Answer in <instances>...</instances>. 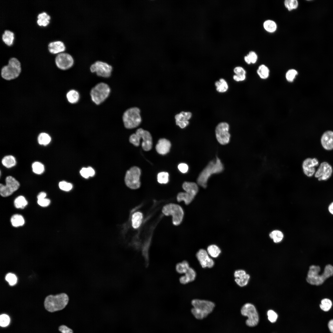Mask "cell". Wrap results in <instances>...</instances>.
Instances as JSON below:
<instances>
[{
    "mask_svg": "<svg viewBox=\"0 0 333 333\" xmlns=\"http://www.w3.org/2000/svg\"><path fill=\"white\" fill-rule=\"evenodd\" d=\"M320 271L319 266H310L306 278L307 282L312 285L319 286L323 284L327 279L333 275V266L331 265L328 264L325 266L323 273L321 275L319 274Z\"/></svg>",
    "mask_w": 333,
    "mask_h": 333,
    "instance_id": "6da1fadb",
    "label": "cell"
},
{
    "mask_svg": "<svg viewBox=\"0 0 333 333\" xmlns=\"http://www.w3.org/2000/svg\"><path fill=\"white\" fill-rule=\"evenodd\" d=\"M223 169V166L220 160L216 157V160L210 161L200 173L197 179L198 184L205 188L208 179L210 176L214 174L221 172Z\"/></svg>",
    "mask_w": 333,
    "mask_h": 333,
    "instance_id": "7a4b0ae2",
    "label": "cell"
},
{
    "mask_svg": "<svg viewBox=\"0 0 333 333\" xmlns=\"http://www.w3.org/2000/svg\"><path fill=\"white\" fill-rule=\"evenodd\" d=\"M193 307L191 310L193 315L198 319L207 317L213 310L215 305L213 302L206 300L194 299L191 302Z\"/></svg>",
    "mask_w": 333,
    "mask_h": 333,
    "instance_id": "3957f363",
    "label": "cell"
},
{
    "mask_svg": "<svg viewBox=\"0 0 333 333\" xmlns=\"http://www.w3.org/2000/svg\"><path fill=\"white\" fill-rule=\"evenodd\" d=\"M69 301L68 295L64 293L47 296L44 302L45 308L50 312L61 310L68 304Z\"/></svg>",
    "mask_w": 333,
    "mask_h": 333,
    "instance_id": "277c9868",
    "label": "cell"
},
{
    "mask_svg": "<svg viewBox=\"0 0 333 333\" xmlns=\"http://www.w3.org/2000/svg\"><path fill=\"white\" fill-rule=\"evenodd\" d=\"M22 71L20 61L15 57L10 58L7 65L3 66L1 71L2 78L6 81H11L18 78Z\"/></svg>",
    "mask_w": 333,
    "mask_h": 333,
    "instance_id": "5b68a950",
    "label": "cell"
},
{
    "mask_svg": "<svg viewBox=\"0 0 333 333\" xmlns=\"http://www.w3.org/2000/svg\"><path fill=\"white\" fill-rule=\"evenodd\" d=\"M141 138L142 139V146L143 150L146 151L150 150L152 147V138L151 134L147 130L142 128L138 129L135 133L130 136L129 141L134 146H138Z\"/></svg>",
    "mask_w": 333,
    "mask_h": 333,
    "instance_id": "8992f818",
    "label": "cell"
},
{
    "mask_svg": "<svg viewBox=\"0 0 333 333\" xmlns=\"http://www.w3.org/2000/svg\"><path fill=\"white\" fill-rule=\"evenodd\" d=\"M140 112V109L136 107L130 108L125 111L122 116V120L125 128L131 129L140 125L142 120Z\"/></svg>",
    "mask_w": 333,
    "mask_h": 333,
    "instance_id": "52a82bcc",
    "label": "cell"
},
{
    "mask_svg": "<svg viewBox=\"0 0 333 333\" xmlns=\"http://www.w3.org/2000/svg\"><path fill=\"white\" fill-rule=\"evenodd\" d=\"M110 91V87L106 83L103 82L98 83L90 91L92 100L96 104L99 105L108 97Z\"/></svg>",
    "mask_w": 333,
    "mask_h": 333,
    "instance_id": "ba28073f",
    "label": "cell"
},
{
    "mask_svg": "<svg viewBox=\"0 0 333 333\" xmlns=\"http://www.w3.org/2000/svg\"><path fill=\"white\" fill-rule=\"evenodd\" d=\"M165 215H171L172 216L173 224L175 225H179L182 222L184 215L182 208L179 205L173 203H170L165 205L162 210Z\"/></svg>",
    "mask_w": 333,
    "mask_h": 333,
    "instance_id": "9c48e42d",
    "label": "cell"
},
{
    "mask_svg": "<svg viewBox=\"0 0 333 333\" xmlns=\"http://www.w3.org/2000/svg\"><path fill=\"white\" fill-rule=\"evenodd\" d=\"M241 313L243 316L247 317L246 324L250 327H253L258 323L259 317L255 306L250 303H246L242 307Z\"/></svg>",
    "mask_w": 333,
    "mask_h": 333,
    "instance_id": "30bf717a",
    "label": "cell"
},
{
    "mask_svg": "<svg viewBox=\"0 0 333 333\" xmlns=\"http://www.w3.org/2000/svg\"><path fill=\"white\" fill-rule=\"evenodd\" d=\"M141 174V170L138 167L134 166L131 167L126 173L125 181L126 185L133 189L139 188L141 185L140 181Z\"/></svg>",
    "mask_w": 333,
    "mask_h": 333,
    "instance_id": "8fae6325",
    "label": "cell"
},
{
    "mask_svg": "<svg viewBox=\"0 0 333 333\" xmlns=\"http://www.w3.org/2000/svg\"><path fill=\"white\" fill-rule=\"evenodd\" d=\"M90 69L92 72L96 73L98 76L108 78L111 74L113 68L106 62L97 60L91 64Z\"/></svg>",
    "mask_w": 333,
    "mask_h": 333,
    "instance_id": "7c38bea8",
    "label": "cell"
},
{
    "mask_svg": "<svg viewBox=\"0 0 333 333\" xmlns=\"http://www.w3.org/2000/svg\"><path fill=\"white\" fill-rule=\"evenodd\" d=\"M229 124L226 122H221L217 125L215 129L216 138L221 145L228 143L230 141V134L228 132Z\"/></svg>",
    "mask_w": 333,
    "mask_h": 333,
    "instance_id": "4fadbf2b",
    "label": "cell"
},
{
    "mask_svg": "<svg viewBox=\"0 0 333 333\" xmlns=\"http://www.w3.org/2000/svg\"><path fill=\"white\" fill-rule=\"evenodd\" d=\"M6 185L0 184V193L2 197H6L11 195L18 189L19 183L13 177L8 176L6 179Z\"/></svg>",
    "mask_w": 333,
    "mask_h": 333,
    "instance_id": "5bb4252c",
    "label": "cell"
},
{
    "mask_svg": "<svg viewBox=\"0 0 333 333\" xmlns=\"http://www.w3.org/2000/svg\"><path fill=\"white\" fill-rule=\"evenodd\" d=\"M74 59L72 56L67 52L58 54L55 58V63L60 69L65 70L71 68L74 64Z\"/></svg>",
    "mask_w": 333,
    "mask_h": 333,
    "instance_id": "9a60e30c",
    "label": "cell"
},
{
    "mask_svg": "<svg viewBox=\"0 0 333 333\" xmlns=\"http://www.w3.org/2000/svg\"><path fill=\"white\" fill-rule=\"evenodd\" d=\"M332 172L331 166L327 162H323L320 165L315 174L319 181L326 180L331 177Z\"/></svg>",
    "mask_w": 333,
    "mask_h": 333,
    "instance_id": "2e32d148",
    "label": "cell"
},
{
    "mask_svg": "<svg viewBox=\"0 0 333 333\" xmlns=\"http://www.w3.org/2000/svg\"><path fill=\"white\" fill-rule=\"evenodd\" d=\"M208 254L207 252L203 249L199 250L196 254V257L203 268H211L214 265V261Z\"/></svg>",
    "mask_w": 333,
    "mask_h": 333,
    "instance_id": "e0dca14e",
    "label": "cell"
},
{
    "mask_svg": "<svg viewBox=\"0 0 333 333\" xmlns=\"http://www.w3.org/2000/svg\"><path fill=\"white\" fill-rule=\"evenodd\" d=\"M319 162L316 158H307L302 163V167L305 174L308 177L312 176L315 172L314 167L318 166Z\"/></svg>",
    "mask_w": 333,
    "mask_h": 333,
    "instance_id": "ac0fdd59",
    "label": "cell"
},
{
    "mask_svg": "<svg viewBox=\"0 0 333 333\" xmlns=\"http://www.w3.org/2000/svg\"><path fill=\"white\" fill-rule=\"evenodd\" d=\"M192 116V113L190 112L183 111L176 114L175 116L176 125L181 129L185 128L189 125V120Z\"/></svg>",
    "mask_w": 333,
    "mask_h": 333,
    "instance_id": "d6986e66",
    "label": "cell"
},
{
    "mask_svg": "<svg viewBox=\"0 0 333 333\" xmlns=\"http://www.w3.org/2000/svg\"><path fill=\"white\" fill-rule=\"evenodd\" d=\"M234 276L235 278V282L240 287L244 286L247 284L250 277L244 270L242 269L235 271Z\"/></svg>",
    "mask_w": 333,
    "mask_h": 333,
    "instance_id": "ffe728a7",
    "label": "cell"
},
{
    "mask_svg": "<svg viewBox=\"0 0 333 333\" xmlns=\"http://www.w3.org/2000/svg\"><path fill=\"white\" fill-rule=\"evenodd\" d=\"M171 146L170 142L164 138L160 139L155 146L157 152L159 154L165 155L168 153Z\"/></svg>",
    "mask_w": 333,
    "mask_h": 333,
    "instance_id": "44dd1931",
    "label": "cell"
},
{
    "mask_svg": "<svg viewBox=\"0 0 333 333\" xmlns=\"http://www.w3.org/2000/svg\"><path fill=\"white\" fill-rule=\"evenodd\" d=\"M321 143L323 147L326 150L333 149V131H327L324 132L321 137Z\"/></svg>",
    "mask_w": 333,
    "mask_h": 333,
    "instance_id": "7402d4cb",
    "label": "cell"
},
{
    "mask_svg": "<svg viewBox=\"0 0 333 333\" xmlns=\"http://www.w3.org/2000/svg\"><path fill=\"white\" fill-rule=\"evenodd\" d=\"M49 51L52 54L62 52L66 49L64 43L60 41H56L50 42L48 45Z\"/></svg>",
    "mask_w": 333,
    "mask_h": 333,
    "instance_id": "603a6c76",
    "label": "cell"
},
{
    "mask_svg": "<svg viewBox=\"0 0 333 333\" xmlns=\"http://www.w3.org/2000/svg\"><path fill=\"white\" fill-rule=\"evenodd\" d=\"M196 275L194 270L190 267L185 273V275L180 278L179 282L183 284H187L193 281L195 278Z\"/></svg>",
    "mask_w": 333,
    "mask_h": 333,
    "instance_id": "cb8c5ba5",
    "label": "cell"
},
{
    "mask_svg": "<svg viewBox=\"0 0 333 333\" xmlns=\"http://www.w3.org/2000/svg\"><path fill=\"white\" fill-rule=\"evenodd\" d=\"M256 72L259 78L263 80L267 79L270 76V69L265 64H262L259 66Z\"/></svg>",
    "mask_w": 333,
    "mask_h": 333,
    "instance_id": "d4e9b609",
    "label": "cell"
},
{
    "mask_svg": "<svg viewBox=\"0 0 333 333\" xmlns=\"http://www.w3.org/2000/svg\"><path fill=\"white\" fill-rule=\"evenodd\" d=\"M183 189L186 192L195 196L198 191L197 185L194 182H184L182 185Z\"/></svg>",
    "mask_w": 333,
    "mask_h": 333,
    "instance_id": "484cf974",
    "label": "cell"
},
{
    "mask_svg": "<svg viewBox=\"0 0 333 333\" xmlns=\"http://www.w3.org/2000/svg\"><path fill=\"white\" fill-rule=\"evenodd\" d=\"M265 30L269 33L275 32L277 29V25L274 21L271 19H267L265 21L263 24Z\"/></svg>",
    "mask_w": 333,
    "mask_h": 333,
    "instance_id": "4316f807",
    "label": "cell"
},
{
    "mask_svg": "<svg viewBox=\"0 0 333 333\" xmlns=\"http://www.w3.org/2000/svg\"><path fill=\"white\" fill-rule=\"evenodd\" d=\"M66 97L69 103L74 104L76 103L79 101L80 96L77 91L74 89H71L67 92Z\"/></svg>",
    "mask_w": 333,
    "mask_h": 333,
    "instance_id": "83f0119b",
    "label": "cell"
},
{
    "mask_svg": "<svg viewBox=\"0 0 333 333\" xmlns=\"http://www.w3.org/2000/svg\"><path fill=\"white\" fill-rule=\"evenodd\" d=\"M215 85L216 91L220 93L226 92L228 88V86L226 80L223 78H220L215 82Z\"/></svg>",
    "mask_w": 333,
    "mask_h": 333,
    "instance_id": "f1b7e54d",
    "label": "cell"
},
{
    "mask_svg": "<svg viewBox=\"0 0 333 333\" xmlns=\"http://www.w3.org/2000/svg\"><path fill=\"white\" fill-rule=\"evenodd\" d=\"M195 197L187 192H181L178 194L177 199L178 202L184 201L185 203L187 205L192 201Z\"/></svg>",
    "mask_w": 333,
    "mask_h": 333,
    "instance_id": "f546056e",
    "label": "cell"
},
{
    "mask_svg": "<svg viewBox=\"0 0 333 333\" xmlns=\"http://www.w3.org/2000/svg\"><path fill=\"white\" fill-rule=\"evenodd\" d=\"M50 17L45 12H43L37 16V24L39 26H47L49 23Z\"/></svg>",
    "mask_w": 333,
    "mask_h": 333,
    "instance_id": "4dcf8cb0",
    "label": "cell"
},
{
    "mask_svg": "<svg viewBox=\"0 0 333 333\" xmlns=\"http://www.w3.org/2000/svg\"><path fill=\"white\" fill-rule=\"evenodd\" d=\"M258 57L257 53L254 51H251L244 57L245 62L248 64H254L257 61Z\"/></svg>",
    "mask_w": 333,
    "mask_h": 333,
    "instance_id": "1f68e13d",
    "label": "cell"
},
{
    "mask_svg": "<svg viewBox=\"0 0 333 333\" xmlns=\"http://www.w3.org/2000/svg\"><path fill=\"white\" fill-rule=\"evenodd\" d=\"M2 39L6 45L10 46L12 44L14 39V33L9 30H6L2 35Z\"/></svg>",
    "mask_w": 333,
    "mask_h": 333,
    "instance_id": "d6a6232c",
    "label": "cell"
},
{
    "mask_svg": "<svg viewBox=\"0 0 333 333\" xmlns=\"http://www.w3.org/2000/svg\"><path fill=\"white\" fill-rule=\"evenodd\" d=\"M143 218L142 214L140 212L134 213L132 217V226L134 228H138L141 225Z\"/></svg>",
    "mask_w": 333,
    "mask_h": 333,
    "instance_id": "836d02e7",
    "label": "cell"
},
{
    "mask_svg": "<svg viewBox=\"0 0 333 333\" xmlns=\"http://www.w3.org/2000/svg\"><path fill=\"white\" fill-rule=\"evenodd\" d=\"M298 75V71L294 68L288 69L285 74V78L288 82L292 83L294 81Z\"/></svg>",
    "mask_w": 333,
    "mask_h": 333,
    "instance_id": "e575fe53",
    "label": "cell"
},
{
    "mask_svg": "<svg viewBox=\"0 0 333 333\" xmlns=\"http://www.w3.org/2000/svg\"><path fill=\"white\" fill-rule=\"evenodd\" d=\"M12 225L15 227L23 226L24 223V220L22 216L15 214L11 217L10 220Z\"/></svg>",
    "mask_w": 333,
    "mask_h": 333,
    "instance_id": "d590c367",
    "label": "cell"
},
{
    "mask_svg": "<svg viewBox=\"0 0 333 333\" xmlns=\"http://www.w3.org/2000/svg\"><path fill=\"white\" fill-rule=\"evenodd\" d=\"M2 163L6 167L9 168L14 166L16 163L15 159L12 155L4 157L2 160Z\"/></svg>",
    "mask_w": 333,
    "mask_h": 333,
    "instance_id": "8d00e7d4",
    "label": "cell"
},
{
    "mask_svg": "<svg viewBox=\"0 0 333 333\" xmlns=\"http://www.w3.org/2000/svg\"><path fill=\"white\" fill-rule=\"evenodd\" d=\"M190 267L188 262L186 261H184L176 264L175 269L176 271L179 273L185 274Z\"/></svg>",
    "mask_w": 333,
    "mask_h": 333,
    "instance_id": "74e56055",
    "label": "cell"
},
{
    "mask_svg": "<svg viewBox=\"0 0 333 333\" xmlns=\"http://www.w3.org/2000/svg\"><path fill=\"white\" fill-rule=\"evenodd\" d=\"M207 251L208 254L214 258L218 257L221 253V250L219 247L215 245H212L208 246Z\"/></svg>",
    "mask_w": 333,
    "mask_h": 333,
    "instance_id": "f35d334b",
    "label": "cell"
},
{
    "mask_svg": "<svg viewBox=\"0 0 333 333\" xmlns=\"http://www.w3.org/2000/svg\"><path fill=\"white\" fill-rule=\"evenodd\" d=\"M270 238L272 239L273 242L278 243L281 242L284 237L283 234L282 232L278 230H275L272 231L269 234Z\"/></svg>",
    "mask_w": 333,
    "mask_h": 333,
    "instance_id": "ab89813d",
    "label": "cell"
},
{
    "mask_svg": "<svg viewBox=\"0 0 333 333\" xmlns=\"http://www.w3.org/2000/svg\"><path fill=\"white\" fill-rule=\"evenodd\" d=\"M27 201L23 196H19L15 199L14 204L18 208L23 209L27 204Z\"/></svg>",
    "mask_w": 333,
    "mask_h": 333,
    "instance_id": "60d3db41",
    "label": "cell"
},
{
    "mask_svg": "<svg viewBox=\"0 0 333 333\" xmlns=\"http://www.w3.org/2000/svg\"><path fill=\"white\" fill-rule=\"evenodd\" d=\"M284 3L285 8L289 11L296 9L298 6V2L297 0H285Z\"/></svg>",
    "mask_w": 333,
    "mask_h": 333,
    "instance_id": "b9f144b4",
    "label": "cell"
},
{
    "mask_svg": "<svg viewBox=\"0 0 333 333\" xmlns=\"http://www.w3.org/2000/svg\"><path fill=\"white\" fill-rule=\"evenodd\" d=\"M38 140L39 144L40 145H46L50 142L51 138L47 134L42 133L39 135Z\"/></svg>",
    "mask_w": 333,
    "mask_h": 333,
    "instance_id": "7bdbcfd3",
    "label": "cell"
},
{
    "mask_svg": "<svg viewBox=\"0 0 333 333\" xmlns=\"http://www.w3.org/2000/svg\"><path fill=\"white\" fill-rule=\"evenodd\" d=\"M80 174L83 177L87 179L89 177L93 176L95 174V171L91 167H83L80 170Z\"/></svg>",
    "mask_w": 333,
    "mask_h": 333,
    "instance_id": "ee69618b",
    "label": "cell"
},
{
    "mask_svg": "<svg viewBox=\"0 0 333 333\" xmlns=\"http://www.w3.org/2000/svg\"><path fill=\"white\" fill-rule=\"evenodd\" d=\"M32 168L33 172L37 174H40L42 173L44 170L43 165L41 163L36 162H34L32 165Z\"/></svg>",
    "mask_w": 333,
    "mask_h": 333,
    "instance_id": "f6af8a7d",
    "label": "cell"
},
{
    "mask_svg": "<svg viewBox=\"0 0 333 333\" xmlns=\"http://www.w3.org/2000/svg\"><path fill=\"white\" fill-rule=\"evenodd\" d=\"M332 306V303L330 300L328 298H324L321 300L320 307L323 311H327L330 309Z\"/></svg>",
    "mask_w": 333,
    "mask_h": 333,
    "instance_id": "bcb514c9",
    "label": "cell"
},
{
    "mask_svg": "<svg viewBox=\"0 0 333 333\" xmlns=\"http://www.w3.org/2000/svg\"><path fill=\"white\" fill-rule=\"evenodd\" d=\"M169 174L166 172H162L159 173L157 175L158 182L161 184L167 183L169 180Z\"/></svg>",
    "mask_w": 333,
    "mask_h": 333,
    "instance_id": "7dc6e473",
    "label": "cell"
},
{
    "mask_svg": "<svg viewBox=\"0 0 333 333\" xmlns=\"http://www.w3.org/2000/svg\"><path fill=\"white\" fill-rule=\"evenodd\" d=\"M5 279L11 286H14L17 282V277L14 274L11 273H9L6 275Z\"/></svg>",
    "mask_w": 333,
    "mask_h": 333,
    "instance_id": "c3c4849f",
    "label": "cell"
},
{
    "mask_svg": "<svg viewBox=\"0 0 333 333\" xmlns=\"http://www.w3.org/2000/svg\"><path fill=\"white\" fill-rule=\"evenodd\" d=\"M10 322L9 317L6 314H2L0 317V325L2 327L7 326Z\"/></svg>",
    "mask_w": 333,
    "mask_h": 333,
    "instance_id": "681fc988",
    "label": "cell"
},
{
    "mask_svg": "<svg viewBox=\"0 0 333 333\" xmlns=\"http://www.w3.org/2000/svg\"><path fill=\"white\" fill-rule=\"evenodd\" d=\"M59 186L60 189L65 191H69L72 188V185L71 183L65 181L60 182Z\"/></svg>",
    "mask_w": 333,
    "mask_h": 333,
    "instance_id": "f907efd6",
    "label": "cell"
},
{
    "mask_svg": "<svg viewBox=\"0 0 333 333\" xmlns=\"http://www.w3.org/2000/svg\"><path fill=\"white\" fill-rule=\"evenodd\" d=\"M268 319L272 323L275 322L278 319L277 313L272 310H269L267 312Z\"/></svg>",
    "mask_w": 333,
    "mask_h": 333,
    "instance_id": "816d5d0a",
    "label": "cell"
},
{
    "mask_svg": "<svg viewBox=\"0 0 333 333\" xmlns=\"http://www.w3.org/2000/svg\"><path fill=\"white\" fill-rule=\"evenodd\" d=\"M235 74L237 75H246V71L245 68L240 66L235 67L233 70Z\"/></svg>",
    "mask_w": 333,
    "mask_h": 333,
    "instance_id": "f5cc1de1",
    "label": "cell"
},
{
    "mask_svg": "<svg viewBox=\"0 0 333 333\" xmlns=\"http://www.w3.org/2000/svg\"><path fill=\"white\" fill-rule=\"evenodd\" d=\"M38 204L41 206L45 207L48 206L50 204V201L49 199L44 198L38 200Z\"/></svg>",
    "mask_w": 333,
    "mask_h": 333,
    "instance_id": "db71d44e",
    "label": "cell"
},
{
    "mask_svg": "<svg viewBox=\"0 0 333 333\" xmlns=\"http://www.w3.org/2000/svg\"><path fill=\"white\" fill-rule=\"evenodd\" d=\"M59 330L62 333H73L72 329L64 325L60 326L59 327Z\"/></svg>",
    "mask_w": 333,
    "mask_h": 333,
    "instance_id": "11a10c76",
    "label": "cell"
},
{
    "mask_svg": "<svg viewBox=\"0 0 333 333\" xmlns=\"http://www.w3.org/2000/svg\"><path fill=\"white\" fill-rule=\"evenodd\" d=\"M178 168L181 172L184 173L187 171L188 167L186 164L181 163L178 165Z\"/></svg>",
    "mask_w": 333,
    "mask_h": 333,
    "instance_id": "9f6ffc18",
    "label": "cell"
},
{
    "mask_svg": "<svg viewBox=\"0 0 333 333\" xmlns=\"http://www.w3.org/2000/svg\"><path fill=\"white\" fill-rule=\"evenodd\" d=\"M246 75H237L234 74L233 76V79L236 82L243 81L245 80Z\"/></svg>",
    "mask_w": 333,
    "mask_h": 333,
    "instance_id": "6f0895ef",
    "label": "cell"
},
{
    "mask_svg": "<svg viewBox=\"0 0 333 333\" xmlns=\"http://www.w3.org/2000/svg\"><path fill=\"white\" fill-rule=\"evenodd\" d=\"M329 329L331 333H333V319L330 320L328 323Z\"/></svg>",
    "mask_w": 333,
    "mask_h": 333,
    "instance_id": "680465c9",
    "label": "cell"
},
{
    "mask_svg": "<svg viewBox=\"0 0 333 333\" xmlns=\"http://www.w3.org/2000/svg\"><path fill=\"white\" fill-rule=\"evenodd\" d=\"M46 196V193L44 192H40L37 196L38 199L45 198Z\"/></svg>",
    "mask_w": 333,
    "mask_h": 333,
    "instance_id": "91938a15",
    "label": "cell"
},
{
    "mask_svg": "<svg viewBox=\"0 0 333 333\" xmlns=\"http://www.w3.org/2000/svg\"><path fill=\"white\" fill-rule=\"evenodd\" d=\"M328 210L329 212L333 215V202H332L329 206Z\"/></svg>",
    "mask_w": 333,
    "mask_h": 333,
    "instance_id": "94428289",
    "label": "cell"
}]
</instances>
